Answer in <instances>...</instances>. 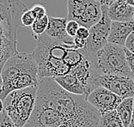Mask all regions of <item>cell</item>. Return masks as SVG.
Instances as JSON below:
<instances>
[{"mask_svg":"<svg viewBox=\"0 0 134 127\" xmlns=\"http://www.w3.org/2000/svg\"><path fill=\"white\" fill-rule=\"evenodd\" d=\"M96 65L100 75L132 77L126 56L125 47L107 43L96 53Z\"/></svg>","mask_w":134,"mask_h":127,"instance_id":"cell-6","label":"cell"},{"mask_svg":"<svg viewBox=\"0 0 134 127\" xmlns=\"http://www.w3.org/2000/svg\"><path fill=\"white\" fill-rule=\"evenodd\" d=\"M4 109V101L2 99H0V113H3Z\"/></svg>","mask_w":134,"mask_h":127,"instance_id":"cell-28","label":"cell"},{"mask_svg":"<svg viewBox=\"0 0 134 127\" xmlns=\"http://www.w3.org/2000/svg\"><path fill=\"white\" fill-rule=\"evenodd\" d=\"M38 86L16 90L4 99V111L18 127H23L32 115L37 99Z\"/></svg>","mask_w":134,"mask_h":127,"instance_id":"cell-5","label":"cell"},{"mask_svg":"<svg viewBox=\"0 0 134 127\" xmlns=\"http://www.w3.org/2000/svg\"><path fill=\"white\" fill-rule=\"evenodd\" d=\"M129 127H134V98H133V111H132V121H131V125Z\"/></svg>","mask_w":134,"mask_h":127,"instance_id":"cell-27","label":"cell"},{"mask_svg":"<svg viewBox=\"0 0 134 127\" xmlns=\"http://www.w3.org/2000/svg\"><path fill=\"white\" fill-rule=\"evenodd\" d=\"M97 1H99V0H97Z\"/></svg>","mask_w":134,"mask_h":127,"instance_id":"cell-32","label":"cell"},{"mask_svg":"<svg viewBox=\"0 0 134 127\" xmlns=\"http://www.w3.org/2000/svg\"><path fill=\"white\" fill-rule=\"evenodd\" d=\"M67 19L90 28L102 16V4L97 0H67Z\"/></svg>","mask_w":134,"mask_h":127,"instance_id":"cell-7","label":"cell"},{"mask_svg":"<svg viewBox=\"0 0 134 127\" xmlns=\"http://www.w3.org/2000/svg\"><path fill=\"white\" fill-rule=\"evenodd\" d=\"M87 40H83V39H80L78 37H75L73 39V46L77 50H82L86 47Z\"/></svg>","mask_w":134,"mask_h":127,"instance_id":"cell-24","label":"cell"},{"mask_svg":"<svg viewBox=\"0 0 134 127\" xmlns=\"http://www.w3.org/2000/svg\"><path fill=\"white\" fill-rule=\"evenodd\" d=\"M0 127H18L4 111L0 113Z\"/></svg>","mask_w":134,"mask_h":127,"instance_id":"cell-21","label":"cell"},{"mask_svg":"<svg viewBox=\"0 0 134 127\" xmlns=\"http://www.w3.org/2000/svg\"><path fill=\"white\" fill-rule=\"evenodd\" d=\"M80 27V24L77 22L73 20H70L68 21V22L66 24V32L71 37L75 38L76 35H77V32Z\"/></svg>","mask_w":134,"mask_h":127,"instance_id":"cell-19","label":"cell"},{"mask_svg":"<svg viewBox=\"0 0 134 127\" xmlns=\"http://www.w3.org/2000/svg\"><path fill=\"white\" fill-rule=\"evenodd\" d=\"M36 41L33 56L38 63L39 78L69 74L84 59L83 50L76 49L73 44L54 41L45 33L38 36Z\"/></svg>","mask_w":134,"mask_h":127,"instance_id":"cell-2","label":"cell"},{"mask_svg":"<svg viewBox=\"0 0 134 127\" xmlns=\"http://www.w3.org/2000/svg\"><path fill=\"white\" fill-rule=\"evenodd\" d=\"M100 113L85 95L71 94L53 77L40 78L35 107L23 127H100Z\"/></svg>","mask_w":134,"mask_h":127,"instance_id":"cell-1","label":"cell"},{"mask_svg":"<svg viewBox=\"0 0 134 127\" xmlns=\"http://www.w3.org/2000/svg\"><path fill=\"white\" fill-rule=\"evenodd\" d=\"M125 127H129L131 125L133 111V98L123 99L116 108Z\"/></svg>","mask_w":134,"mask_h":127,"instance_id":"cell-15","label":"cell"},{"mask_svg":"<svg viewBox=\"0 0 134 127\" xmlns=\"http://www.w3.org/2000/svg\"><path fill=\"white\" fill-rule=\"evenodd\" d=\"M108 17L114 22H129L133 20L134 7L123 0H117L110 5H107Z\"/></svg>","mask_w":134,"mask_h":127,"instance_id":"cell-13","label":"cell"},{"mask_svg":"<svg viewBox=\"0 0 134 127\" xmlns=\"http://www.w3.org/2000/svg\"><path fill=\"white\" fill-rule=\"evenodd\" d=\"M133 21H134V15H133Z\"/></svg>","mask_w":134,"mask_h":127,"instance_id":"cell-31","label":"cell"},{"mask_svg":"<svg viewBox=\"0 0 134 127\" xmlns=\"http://www.w3.org/2000/svg\"><path fill=\"white\" fill-rule=\"evenodd\" d=\"M86 99L93 107L98 110L100 115L116 110L117 107L123 100L102 86H99L94 89Z\"/></svg>","mask_w":134,"mask_h":127,"instance_id":"cell-9","label":"cell"},{"mask_svg":"<svg viewBox=\"0 0 134 127\" xmlns=\"http://www.w3.org/2000/svg\"><path fill=\"white\" fill-rule=\"evenodd\" d=\"M67 17L49 16V23L45 34L54 41L64 42L66 44H73V39L66 32Z\"/></svg>","mask_w":134,"mask_h":127,"instance_id":"cell-11","label":"cell"},{"mask_svg":"<svg viewBox=\"0 0 134 127\" xmlns=\"http://www.w3.org/2000/svg\"><path fill=\"white\" fill-rule=\"evenodd\" d=\"M123 1H125V2L126 3V4H128L129 5L134 7V0H123Z\"/></svg>","mask_w":134,"mask_h":127,"instance_id":"cell-29","label":"cell"},{"mask_svg":"<svg viewBox=\"0 0 134 127\" xmlns=\"http://www.w3.org/2000/svg\"><path fill=\"white\" fill-rule=\"evenodd\" d=\"M125 47H126L127 50H129L131 53H134V32H132V34L128 36V38H127V40L126 41Z\"/></svg>","mask_w":134,"mask_h":127,"instance_id":"cell-25","label":"cell"},{"mask_svg":"<svg viewBox=\"0 0 134 127\" xmlns=\"http://www.w3.org/2000/svg\"><path fill=\"white\" fill-rule=\"evenodd\" d=\"M126 56L127 63H128V66L130 68L131 73H132V76L134 79V53H131L129 50H127L126 48Z\"/></svg>","mask_w":134,"mask_h":127,"instance_id":"cell-22","label":"cell"},{"mask_svg":"<svg viewBox=\"0 0 134 127\" xmlns=\"http://www.w3.org/2000/svg\"><path fill=\"white\" fill-rule=\"evenodd\" d=\"M1 88H2V84L0 83V90H1Z\"/></svg>","mask_w":134,"mask_h":127,"instance_id":"cell-30","label":"cell"},{"mask_svg":"<svg viewBox=\"0 0 134 127\" xmlns=\"http://www.w3.org/2000/svg\"><path fill=\"white\" fill-rule=\"evenodd\" d=\"M100 127H125V125L117 111L114 110L100 115Z\"/></svg>","mask_w":134,"mask_h":127,"instance_id":"cell-16","label":"cell"},{"mask_svg":"<svg viewBox=\"0 0 134 127\" xmlns=\"http://www.w3.org/2000/svg\"><path fill=\"white\" fill-rule=\"evenodd\" d=\"M22 25L25 26V27H31L33 25V23L35 22V18L33 16L32 12L30 10H27L22 16Z\"/></svg>","mask_w":134,"mask_h":127,"instance_id":"cell-20","label":"cell"},{"mask_svg":"<svg viewBox=\"0 0 134 127\" xmlns=\"http://www.w3.org/2000/svg\"><path fill=\"white\" fill-rule=\"evenodd\" d=\"M48 23H49V16L47 15L41 19H35V22L31 26L33 35L35 39L44 34L48 27Z\"/></svg>","mask_w":134,"mask_h":127,"instance_id":"cell-17","label":"cell"},{"mask_svg":"<svg viewBox=\"0 0 134 127\" xmlns=\"http://www.w3.org/2000/svg\"><path fill=\"white\" fill-rule=\"evenodd\" d=\"M117 1V0H99L100 4L102 5H110L111 4H113L114 2Z\"/></svg>","mask_w":134,"mask_h":127,"instance_id":"cell-26","label":"cell"},{"mask_svg":"<svg viewBox=\"0 0 134 127\" xmlns=\"http://www.w3.org/2000/svg\"><path fill=\"white\" fill-rule=\"evenodd\" d=\"M134 32V21L111 22V28L108 39V43L125 47L128 36Z\"/></svg>","mask_w":134,"mask_h":127,"instance_id":"cell-12","label":"cell"},{"mask_svg":"<svg viewBox=\"0 0 134 127\" xmlns=\"http://www.w3.org/2000/svg\"><path fill=\"white\" fill-rule=\"evenodd\" d=\"M53 79L67 92L74 94V95L86 96V91H85L84 87L82 85V83L79 82L77 78L73 75L69 73L64 76H60V77H56Z\"/></svg>","mask_w":134,"mask_h":127,"instance_id":"cell-14","label":"cell"},{"mask_svg":"<svg viewBox=\"0 0 134 127\" xmlns=\"http://www.w3.org/2000/svg\"><path fill=\"white\" fill-rule=\"evenodd\" d=\"M29 10H31L33 16H35V19H41V18L47 16V9L43 4H35Z\"/></svg>","mask_w":134,"mask_h":127,"instance_id":"cell-18","label":"cell"},{"mask_svg":"<svg viewBox=\"0 0 134 127\" xmlns=\"http://www.w3.org/2000/svg\"><path fill=\"white\" fill-rule=\"evenodd\" d=\"M0 99L4 101L10 93L39 85L38 63L33 53H18L4 63L1 71Z\"/></svg>","mask_w":134,"mask_h":127,"instance_id":"cell-3","label":"cell"},{"mask_svg":"<svg viewBox=\"0 0 134 127\" xmlns=\"http://www.w3.org/2000/svg\"><path fill=\"white\" fill-rule=\"evenodd\" d=\"M27 10L21 0H0V83L4 63L18 53L17 28L22 25V16Z\"/></svg>","mask_w":134,"mask_h":127,"instance_id":"cell-4","label":"cell"},{"mask_svg":"<svg viewBox=\"0 0 134 127\" xmlns=\"http://www.w3.org/2000/svg\"><path fill=\"white\" fill-rule=\"evenodd\" d=\"M100 86L109 89L122 99L134 98V79L116 75H102Z\"/></svg>","mask_w":134,"mask_h":127,"instance_id":"cell-10","label":"cell"},{"mask_svg":"<svg viewBox=\"0 0 134 127\" xmlns=\"http://www.w3.org/2000/svg\"><path fill=\"white\" fill-rule=\"evenodd\" d=\"M102 12L100 21L90 28V36L87 39L86 47L83 48L87 53H96L108 43L112 21L108 17L107 5H102Z\"/></svg>","mask_w":134,"mask_h":127,"instance_id":"cell-8","label":"cell"},{"mask_svg":"<svg viewBox=\"0 0 134 127\" xmlns=\"http://www.w3.org/2000/svg\"><path fill=\"white\" fill-rule=\"evenodd\" d=\"M90 36V29L86 28V27L80 26L77 32V35L76 37H78L80 39H83V40H87Z\"/></svg>","mask_w":134,"mask_h":127,"instance_id":"cell-23","label":"cell"}]
</instances>
